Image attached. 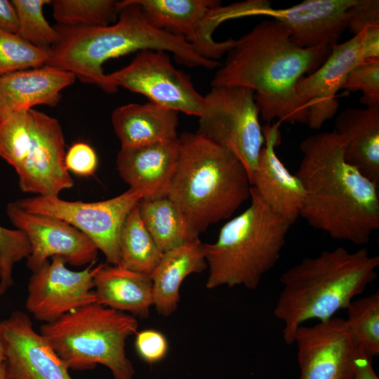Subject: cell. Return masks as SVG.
I'll use <instances>...</instances> for the list:
<instances>
[{
    "mask_svg": "<svg viewBox=\"0 0 379 379\" xmlns=\"http://www.w3.org/2000/svg\"><path fill=\"white\" fill-rule=\"evenodd\" d=\"M279 122L262 127L265 143L251 183L264 202L276 213L294 223L300 217L305 192L299 178L289 172L277 157L281 142Z\"/></svg>",
    "mask_w": 379,
    "mask_h": 379,
    "instance_id": "18",
    "label": "cell"
},
{
    "mask_svg": "<svg viewBox=\"0 0 379 379\" xmlns=\"http://www.w3.org/2000/svg\"><path fill=\"white\" fill-rule=\"evenodd\" d=\"M345 161L379 185V106L348 107L335 118Z\"/></svg>",
    "mask_w": 379,
    "mask_h": 379,
    "instance_id": "23",
    "label": "cell"
},
{
    "mask_svg": "<svg viewBox=\"0 0 379 379\" xmlns=\"http://www.w3.org/2000/svg\"><path fill=\"white\" fill-rule=\"evenodd\" d=\"M112 124L121 147H134L178 138V112L149 102L116 108Z\"/></svg>",
    "mask_w": 379,
    "mask_h": 379,
    "instance_id": "24",
    "label": "cell"
},
{
    "mask_svg": "<svg viewBox=\"0 0 379 379\" xmlns=\"http://www.w3.org/2000/svg\"><path fill=\"white\" fill-rule=\"evenodd\" d=\"M135 347L144 361L153 364L165 358L168 351V342L161 332L145 329L136 333Z\"/></svg>",
    "mask_w": 379,
    "mask_h": 379,
    "instance_id": "35",
    "label": "cell"
},
{
    "mask_svg": "<svg viewBox=\"0 0 379 379\" xmlns=\"http://www.w3.org/2000/svg\"><path fill=\"white\" fill-rule=\"evenodd\" d=\"M363 53L364 60L379 59V26L364 29Z\"/></svg>",
    "mask_w": 379,
    "mask_h": 379,
    "instance_id": "38",
    "label": "cell"
},
{
    "mask_svg": "<svg viewBox=\"0 0 379 379\" xmlns=\"http://www.w3.org/2000/svg\"><path fill=\"white\" fill-rule=\"evenodd\" d=\"M95 262L81 271L66 267L67 262L54 256L32 272L25 306L38 321L49 323L74 310L95 302Z\"/></svg>",
    "mask_w": 379,
    "mask_h": 379,
    "instance_id": "12",
    "label": "cell"
},
{
    "mask_svg": "<svg viewBox=\"0 0 379 379\" xmlns=\"http://www.w3.org/2000/svg\"><path fill=\"white\" fill-rule=\"evenodd\" d=\"M65 163L68 171L88 176L94 173L98 166V157L91 146L79 142L69 148L65 154Z\"/></svg>",
    "mask_w": 379,
    "mask_h": 379,
    "instance_id": "36",
    "label": "cell"
},
{
    "mask_svg": "<svg viewBox=\"0 0 379 379\" xmlns=\"http://www.w3.org/2000/svg\"><path fill=\"white\" fill-rule=\"evenodd\" d=\"M0 379H6L5 373V364L4 362L0 365Z\"/></svg>",
    "mask_w": 379,
    "mask_h": 379,
    "instance_id": "42",
    "label": "cell"
},
{
    "mask_svg": "<svg viewBox=\"0 0 379 379\" xmlns=\"http://www.w3.org/2000/svg\"><path fill=\"white\" fill-rule=\"evenodd\" d=\"M356 0H305L293 6L270 8L263 15L281 22L299 47L332 48L348 28L350 8Z\"/></svg>",
    "mask_w": 379,
    "mask_h": 379,
    "instance_id": "17",
    "label": "cell"
},
{
    "mask_svg": "<svg viewBox=\"0 0 379 379\" xmlns=\"http://www.w3.org/2000/svg\"><path fill=\"white\" fill-rule=\"evenodd\" d=\"M76 79L71 72L50 66L1 76L0 119L36 105H57L61 91Z\"/></svg>",
    "mask_w": 379,
    "mask_h": 379,
    "instance_id": "20",
    "label": "cell"
},
{
    "mask_svg": "<svg viewBox=\"0 0 379 379\" xmlns=\"http://www.w3.org/2000/svg\"><path fill=\"white\" fill-rule=\"evenodd\" d=\"M300 149V217L334 239L367 244L379 228V185L345 161V140L335 131L307 137Z\"/></svg>",
    "mask_w": 379,
    "mask_h": 379,
    "instance_id": "1",
    "label": "cell"
},
{
    "mask_svg": "<svg viewBox=\"0 0 379 379\" xmlns=\"http://www.w3.org/2000/svg\"><path fill=\"white\" fill-rule=\"evenodd\" d=\"M369 26H379V1L356 0L350 8L348 28L354 36Z\"/></svg>",
    "mask_w": 379,
    "mask_h": 379,
    "instance_id": "37",
    "label": "cell"
},
{
    "mask_svg": "<svg viewBox=\"0 0 379 379\" xmlns=\"http://www.w3.org/2000/svg\"><path fill=\"white\" fill-rule=\"evenodd\" d=\"M0 333L6 379H72L26 313L13 312L0 322Z\"/></svg>",
    "mask_w": 379,
    "mask_h": 379,
    "instance_id": "16",
    "label": "cell"
},
{
    "mask_svg": "<svg viewBox=\"0 0 379 379\" xmlns=\"http://www.w3.org/2000/svg\"><path fill=\"white\" fill-rule=\"evenodd\" d=\"M18 28L17 15L11 1L0 0V29L17 34Z\"/></svg>",
    "mask_w": 379,
    "mask_h": 379,
    "instance_id": "39",
    "label": "cell"
},
{
    "mask_svg": "<svg viewBox=\"0 0 379 379\" xmlns=\"http://www.w3.org/2000/svg\"><path fill=\"white\" fill-rule=\"evenodd\" d=\"M178 158V140L148 145L121 147L117 168L130 189L142 199L166 197Z\"/></svg>",
    "mask_w": 379,
    "mask_h": 379,
    "instance_id": "19",
    "label": "cell"
},
{
    "mask_svg": "<svg viewBox=\"0 0 379 379\" xmlns=\"http://www.w3.org/2000/svg\"><path fill=\"white\" fill-rule=\"evenodd\" d=\"M119 1L55 0L53 15L58 25L98 27L109 25L117 20Z\"/></svg>",
    "mask_w": 379,
    "mask_h": 379,
    "instance_id": "29",
    "label": "cell"
},
{
    "mask_svg": "<svg viewBox=\"0 0 379 379\" xmlns=\"http://www.w3.org/2000/svg\"><path fill=\"white\" fill-rule=\"evenodd\" d=\"M18 19V32L22 39L32 45L50 49L59 39L55 27L44 15V6L50 0H12Z\"/></svg>",
    "mask_w": 379,
    "mask_h": 379,
    "instance_id": "30",
    "label": "cell"
},
{
    "mask_svg": "<svg viewBox=\"0 0 379 379\" xmlns=\"http://www.w3.org/2000/svg\"><path fill=\"white\" fill-rule=\"evenodd\" d=\"M298 379H351L366 356L358 348L345 319L332 317L312 326H300L295 333Z\"/></svg>",
    "mask_w": 379,
    "mask_h": 379,
    "instance_id": "11",
    "label": "cell"
},
{
    "mask_svg": "<svg viewBox=\"0 0 379 379\" xmlns=\"http://www.w3.org/2000/svg\"><path fill=\"white\" fill-rule=\"evenodd\" d=\"M4 361H5V357H4V349H3V346L1 343V333H0V365L3 364Z\"/></svg>",
    "mask_w": 379,
    "mask_h": 379,
    "instance_id": "41",
    "label": "cell"
},
{
    "mask_svg": "<svg viewBox=\"0 0 379 379\" xmlns=\"http://www.w3.org/2000/svg\"><path fill=\"white\" fill-rule=\"evenodd\" d=\"M331 50L325 46L300 48L281 22L265 20L235 40L211 85L252 90L260 114L267 123L277 119L279 123L307 124V110L297 98L295 86L324 62Z\"/></svg>",
    "mask_w": 379,
    "mask_h": 379,
    "instance_id": "2",
    "label": "cell"
},
{
    "mask_svg": "<svg viewBox=\"0 0 379 379\" xmlns=\"http://www.w3.org/2000/svg\"><path fill=\"white\" fill-rule=\"evenodd\" d=\"M372 359L366 356L363 357L351 379H379L373 368Z\"/></svg>",
    "mask_w": 379,
    "mask_h": 379,
    "instance_id": "40",
    "label": "cell"
},
{
    "mask_svg": "<svg viewBox=\"0 0 379 379\" xmlns=\"http://www.w3.org/2000/svg\"><path fill=\"white\" fill-rule=\"evenodd\" d=\"M364 30L349 40L333 46L324 62L314 72L301 78L295 93L307 110L309 128L318 130L333 118L338 109L336 94L351 70L364 61Z\"/></svg>",
    "mask_w": 379,
    "mask_h": 379,
    "instance_id": "15",
    "label": "cell"
},
{
    "mask_svg": "<svg viewBox=\"0 0 379 379\" xmlns=\"http://www.w3.org/2000/svg\"><path fill=\"white\" fill-rule=\"evenodd\" d=\"M206 268L205 244L199 239L164 252L150 274L153 306L158 314L163 317L173 314L180 302V288L183 280Z\"/></svg>",
    "mask_w": 379,
    "mask_h": 379,
    "instance_id": "25",
    "label": "cell"
},
{
    "mask_svg": "<svg viewBox=\"0 0 379 379\" xmlns=\"http://www.w3.org/2000/svg\"><path fill=\"white\" fill-rule=\"evenodd\" d=\"M50 49L32 45L16 33L0 29V77L46 65Z\"/></svg>",
    "mask_w": 379,
    "mask_h": 379,
    "instance_id": "32",
    "label": "cell"
},
{
    "mask_svg": "<svg viewBox=\"0 0 379 379\" xmlns=\"http://www.w3.org/2000/svg\"><path fill=\"white\" fill-rule=\"evenodd\" d=\"M30 253V243L23 231L0 226V298L13 285L15 264L27 258Z\"/></svg>",
    "mask_w": 379,
    "mask_h": 379,
    "instance_id": "33",
    "label": "cell"
},
{
    "mask_svg": "<svg viewBox=\"0 0 379 379\" xmlns=\"http://www.w3.org/2000/svg\"><path fill=\"white\" fill-rule=\"evenodd\" d=\"M249 206L225 223L213 244H205L206 287L256 289L277 263L293 224L274 212L251 186Z\"/></svg>",
    "mask_w": 379,
    "mask_h": 379,
    "instance_id": "6",
    "label": "cell"
},
{
    "mask_svg": "<svg viewBox=\"0 0 379 379\" xmlns=\"http://www.w3.org/2000/svg\"><path fill=\"white\" fill-rule=\"evenodd\" d=\"M119 247V265L149 275L163 255L142 223L138 203L128 213L121 226Z\"/></svg>",
    "mask_w": 379,
    "mask_h": 379,
    "instance_id": "27",
    "label": "cell"
},
{
    "mask_svg": "<svg viewBox=\"0 0 379 379\" xmlns=\"http://www.w3.org/2000/svg\"><path fill=\"white\" fill-rule=\"evenodd\" d=\"M138 208L143 225L163 253L199 239L167 197L142 199Z\"/></svg>",
    "mask_w": 379,
    "mask_h": 379,
    "instance_id": "26",
    "label": "cell"
},
{
    "mask_svg": "<svg viewBox=\"0 0 379 379\" xmlns=\"http://www.w3.org/2000/svg\"><path fill=\"white\" fill-rule=\"evenodd\" d=\"M142 199L129 189L114 198L96 201H69L56 196H36L18 199L16 204L32 213L62 220L87 236L105 256L107 263L119 265V236L133 207Z\"/></svg>",
    "mask_w": 379,
    "mask_h": 379,
    "instance_id": "9",
    "label": "cell"
},
{
    "mask_svg": "<svg viewBox=\"0 0 379 379\" xmlns=\"http://www.w3.org/2000/svg\"><path fill=\"white\" fill-rule=\"evenodd\" d=\"M259 114L252 90L211 87L204 96L197 131L232 152L244 164L250 180L265 143Z\"/></svg>",
    "mask_w": 379,
    "mask_h": 379,
    "instance_id": "8",
    "label": "cell"
},
{
    "mask_svg": "<svg viewBox=\"0 0 379 379\" xmlns=\"http://www.w3.org/2000/svg\"><path fill=\"white\" fill-rule=\"evenodd\" d=\"M379 256L363 247L326 250L286 270L274 314L284 323L283 338L293 343L297 328L313 319L326 321L348 307L377 277Z\"/></svg>",
    "mask_w": 379,
    "mask_h": 379,
    "instance_id": "4",
    "label": "cell"
},
{
    "mask_svg": "<svg viewBox=\"0 0 379 379\" xmlns=\"http://www.w3.org/2000/svg\"><path fill=\"white\" fill-rule=\"evenodd\" d=\"M342 89L361 91L359 101L366 107L379 106V59L364 60L353 68Z\"/></svg>",
    "mask_w": 379,
    "mask_h": 379,
    "instance_id": "34",
    "label": "cell"
},
{
    "mask_svg": "<svg viewBox=\"0 0 379 379\" xmlns=\"http://www.w3.org/2000/svg\"><path fill=\"white\" fill-rule=\"evenodd\" d=\"M137 319L93 302L40 326V334L74 371L107 367L114 379H133L135 368L126 353L128 338L136 334Z\"/></svg>",
    "mask_w": 379,
    "mask_h": 379,
    "instance_id": "7",
    "label": "cell"
},
{
    "mask_svg": "<svg viewBox=\"0 0 379 379\" xmlns=\"http://www.w3.org/2000/svg\"><path fill=\"white\" fill-rule=\"evenodd\" d=\"M6 213L12 224L29 239L31 253L27 258V267L32 272L54 256H60L76 267L97 260V247L70 224L54 217L29 213L15 202L7 205Z\"/></svg>",
    "mask_w": 379,
    "mask_h": 379,
    "instance_id": "13",
    "label": "cell"
},
{
    "mask_svg": "<svg viewBox=\"0 0 379 379\" xmlns=\"http://www.w3.org/2000/svg\"><path fill=\"white\" fill-rule=\"evenodd\" d=\"M153 27L185 39L201 57L212 60L201 32L208 12L217 0H133Z\"/></svg>",
    "mask_w": 379,
    "mask_h": 379,
    "instance_id": "22",
    "label": "cell"
},
{
    "mask_svg": "<svg viewBox=\"0 0 379 379\" xmlns=\"http://www.w3.org/2000/svg\"><path fill=\"white\" fill-rule=\"evenodd\" d=\"M347 329L358 348L373 359L379 355V292L353 300L346 308Z\"/></svg>",
    "mask_w": 379,
    "mask_h": 379,
    "instance_id": "28",
    "label": "cell"
},
{
    "mask_svg": "<svg viewBox=\"0 0 379 379\" xmlns=\"http://www.w3.org/2000/svg\"><path fill=\"white\" fill-rule=\"evenodd\" d=\"M0 279H1V270H0Z\"/></svg>",
    "mask_w": 379,
    "mask_h": 379,
    "instance_id": "43",
    "label": "cell"
},
{
    "mask_svg": "<svg viewBox=\"0 0 379 379\" xmlns=\"http://www.w3.org/2000/svg\"><path fill=\"white\" fill-rule=\"evenodd\" d=\"M251 183L230 150L195 132L178 138V158L168 197L199 234L230 218L251 197Z\"/></svg>",
    "mask_w": 379,
    "mask_h": 379,
    "instance_id": "5",
    "label": "cell"
},
{
    "mask_svg": "<svg viewBox=\"0 0 379 379\" xmlns=\"http://www.w3.org/2000/svg\"><path fill=\"white\" fill-rule=\"evenodd\" d=\"M31 141L29 110L22 109L0 119V157L15 171L26 160Z\"/></svg>",
    "mask_w": 379,
    "mask_h": 379,
    "instance_id": "31",
    "label": "cell"
},
{
    "mask_svg": "<svg viewBox=\"0 0 379 379\" xmlns=\"http://www.w3.org/2000/svg\"><path fill=\"white\" fill-rule=\"evenodd\" d=\"M32 141L28 156L17 171L24 192L56 196L74 185L65 166V138L59 121L38 110L29 109Z\"/></svg>",
    "mask_w": 379,
    "mask_h": 379,
    "instance_id": "14",
    "label": "cell"
},
{
    "mask_svg": "<svg viewBox=\"0 0 379 379\" xmlns=\"http://www.w3.org/2000/svg\"><path fill=\"white\" fill-rule=\"evenodd\" d=\"M95 302L146 319L153 306L152 280L149 274L120 265L101 263L93 274Z\"/></svg>",
    "mask_w": 379,
    "mask_h": 379,
    "instance_id": "21",
    "label": "cell"
},
{
    "mask_svg": "<svg viewBox=\"0 0 379 379\" xmlns=\"http://www.w3.org/2000/svg\"><path fill=\"white\" fill-rule=\"evenodd\" d=\"M112 86L142 94L149 102L199 117L204 96L194 88L190 77L177 69L167 52L142 50L127 66L107 74Z\"/></svg>",
    "mask_w": 379,
    "mask_h": 379,
    "instance_id": "10",
    "label": "cell"
},
{
    "mask_svg": "<svg viewBox=\"0 0 379 379\" xmlns=\"http://www.w3.org/2000/svg\"><path fill=\"white\" fill-rule=\"evenodd\" d=\"M115 24L98 27L55 25L59 39L50 48L46 66L72 73L81 82L93 84L107 93L117 88L110 84L102 65L108 60L142 50L170 52L177 62L208 69L219 67L218 60L198 54L185 39L157 29L149 24L133 0L118 1Z\"/></svg>",
    "mask_w": 379,
    "mask_h": 379,
    "instance_id": "3",
    "label": "cell"
}]
</instances>
